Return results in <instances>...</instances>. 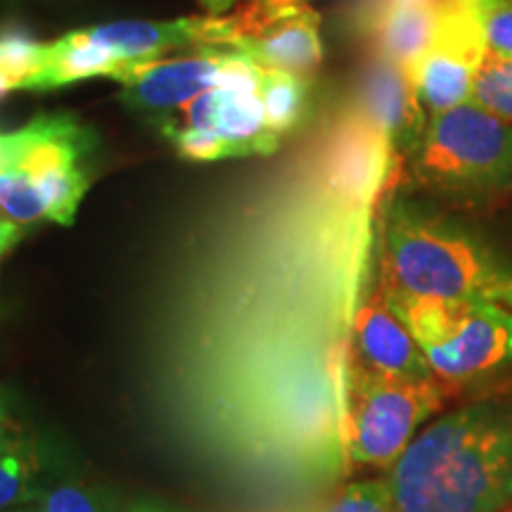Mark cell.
<instances>
[{
    "label": "cell",
    "instance_id": "4dcf8cb0",
    "mask_svg": "<svg viewBox=\"0 0 512 512\" xmlns=\"http://www.w3.org/2000/svg\"><path fill=\"white\" fill-rule=\"evenodd\" d=\"M501 512H512V503H510V505H508V508H503V510H501Z\"/></svg>",
    "mask_w": 512,
    "mask_h": 512
},
{
    "label": "cell",
    "instance_id": "f546056e",
    "mask_svg": "<svg viewBox=\"0 0 512 512\" xmlns=\"http://www.w3.org/2000/svg\"><path fill=\"white\" fill-rule=\"evenodd\" d=\"M5 169V133H0V174Z\"/></svg>",
    "mask_w": 512,
    "mask_h": 512
},
{
    "label": "cell",
    "instance_id": "5bb4252c",
    "mask_svg": "<svg viewBox=\"0 0 512 512\" xmlns=\"http://www.w3.org/2000/svg\"><path fill=\"white\" fill-rule=\"evenodd\" d=\"M441 8L444 3L434 0H403L382 10L363 34L373 41V53L411 69L437 34Z\"/></svg>",
    "mask_w": 512,
    "mask_h": 512
},
{
    "label": "cell",
    "instance_id": "8fae6325",
    "mask_svg": "<svg viewBox=\"0 0 512 512\" xmlns=\"http://www.w3.org/2000/svg\"><path fill=\"white\" fill-rule=\"evenodd\" d=\"M95 41L126 62L159 60L176 48H233V17H185L174 22H114L88 29Z\"/></svg>",
    "mask_w": 512,
    "mask_h": 512
},
{
    "label": "cell",
    "instance_id": "603a6c76",
    "mask_svg": "<svg viewBox=\"0 0 512 512\" xmlns=\"http://www.w3.org/2000/svg\"><path fill=\"white\" fill-rule=\"evenodd\" d=\"M304 5L306 0H247L238 12L230 15L235 24V43H238L240 38H245L249 31H254L259 24H264L266 19L285 15V12L304 8Z\"/></svg>",
    "mask_w": 512,
    "mask_h": 512
},
{
    "label": "cell",
    "instance_id": "4fadbf2b",
    "mask_svg": "<svg viewBox=\"0 0 512 512\" xmlns=\"http://www.w3.org/2000/svg\"><path fill=\"white\" fill-rule=\"evenodd\" d=\"M356 363L366 370L399 377H437L406 325L384 302L382 292L358 309L354 320Z\"/></svg>",
    "mask_w": 512,
    "mask_h": 512
},
{
    "label": "cell",
    "instance_id": "30bf717a",
    "mask_svg": "<svg viewBox=\"0 0 512 512\" xmlns=\"http://www.w3.org/2000/svg\"><path fill=\"white\" fill-rule=\"evenodd\" d=\"M356 107L394 150H418L427 119L406 67L373 53L358 81Z\"/></svg>",
    "mask_w": 512,
    "mask_h": 512
},
{
    "label": "cell",
    "instance_id": "6da1fadb",
    "mask_svg": "<svg viewBox=\"0 0 512 512\" xmlns=\"http://www.w3.org/2000/svg\"><path fill=\"white\" fill-rule=\"evenodd\" d=\"M394 512H501L512 503V399H482L427 425L389 475Z\"/></svg>",
    "mask_w": 512,
    "mask_h": 512
},
{
    "label": "cell",
    "instance_id": "7402d4cb",
    "mask_svg": "<svg viewBox=\"0 0 512 512\" xmlns=\"http://www.w3.org/2000/svg\"><path fill=\"white\" fill-rule=\"evenodd\" d=\"M41 512H114L112 505L107 503L105 494L88 489V486L67 482L55 486L43 498Z\"/></svg>",
    "mask_w": 512,
    "mask_h": 512
},
{
    "label": "cell",
    "instance_id": "ba28073f",
    "mask_svg": "<svg viewBox=\"0 0 512 512\" xmlns=\"http://www.w3.org/2000/svg\"><path fill=\"white\" fill-rule=\"evenodd\" d=\"M486 57L489 46L477 17L460 0H444L430 48L408 69L422 107L439 114L470 102Z\"/></svg>",
    "mask_w": 512,
    "mask_h": 512
},
{
    "label": "cell",
    "instance_id": "7c38bea8",
    "mask_svg": "<svg viewBox=\"0 0 512 512\" xmlns=\"http://www.w3.org/2000/svg\"><path fill=\"white\" fill-rule=\"evenodd\" d=\"M230 50L247 55L261 69H275L309 81L323 62L320 15L309 5L266 19Z\"/></svg>",
    "mask_w": 512,
    "mask_h": 512
},
{
    "label": "cell",
    "instance_id": "f1b7e54d",
    "mask_svg": "<svg viewBox=\"0 0 512 512\" xmlns=\"http://www.w3.org/2000/svg\"><path fill=\"white\" fill-rule=\"evenodd\" d=\"M12 91H17V83H15V79H12L10 74H5L3 69H0V100H3L5 95L12 93Z\"/></svg>",
    "mask_w": 512,
    "mask_h": 512
},
{
    "label": "cell",
    "instance_id": "d6986e66",
    "mask_svg": "<svg viewBox=\"0 0 512 512\" xmlns=\"http://www.w3.org/2000/svg\"><path fill=\"white\" fill-rule=\"evenodd\" d=\"M472 102L512 124V60L486 57L475 79Z\"/></svg>",
    "mask_w": 512,
    "mask_h": 512
},
{
    "label": "cell",
    "instance_id": "83f0119b",
    "mask_svg": "<svg viewBox=\"0 0 512 512\" xmlns=\"http://www.w3.org/2000/svg\"><path fill=\"white\" fill-rule=\"evenodd\" d=\"M200 3L209 10V15H223V12L233 8L238 0H200Z\"/></svg>",
    "mask_w": 512,
    "mask_h": 512
},
{
    "label": "cell",
    "instance_id": "ac0fdd59",
    "mask_svg": "<svg viewBox=\"0 0 512 512\" xmlns=\"http://www.w3.org/2000/svg\"><path fill=\"white\" fill-rule=\"evenodd\" d=\"M36 465L29 451L0 441V510L29 501L34 496Z\"/></svg>",
    "mask_w": 512,
    "mask_h": 512
},
{
    "label": "cell",
    "instance_id": "4316f807",
    "mask_svg": "<svg viewBox=\"0 0 512 512\" xmlns=\"http://www.w3.org/2000/svg\"><path fill=\"white\" fill-rule=\"evenodd\" d=\"M124 512H181V510L164 508V505H157V503H150V501H138V503L128 505Z\"/></svg>",
    "mask_w": 512,
    "mask_h": 512
},
{
    "label": "cell",
    "instance_id": "1f68e13d",
    "mask_svg": "<svg viewBox=\"0 0 512 512\" xmlns=\"http://www.w3.org/2000/svg\"><path fill=\"white\" fill-rule=\"evenodd\" d=\"M0 60H3V43H0Z\"/></svg>",
    "mask_w": 512,
    "mask_h": 512
},
{
    "label": "cell",
    "instance_id": "ffe728a7",
    "mask_svg": "<svg viewBox=\"0 0 512 512\" xmlns=\"http://www.w3.org/2000/svg\"><path fill=\"white\" fill-rule=\"evenodd\" d=\"M482 24L491 57L512 60V0H460Z\"/></svg>",
    "mask_w": 512,
    "mask_h": 512
},
{
    "label": "cell",
    "instance_id": "9c48e42d",
    "mask_svg": "<svg viewBox=\"0 0 512 512\" xmlns=\"http://www.w3.org/2000/svg\"><path fill=\"white\" fill-rule=\"evenodd\" d=\"M230 48H202L188 57L147 60L119 76L121 100L147 117H169L221 79Z\"/></svg>",
    "mask_w": 512,
    "mask_h": 512
},
{
    "label": "cell",
    "instance_id": "52a82bcc",
    "mask_svg": "<svg viewBox=\"0 0 512 512\" xmlns=\"http://www.w3.org/2000/svg\"><path fill=\"white\" fill-rule=\"evenodd\" d=\"M264 69L247 55L230 50L221 79L183 107L181 119L164 128H195L219 143L223 159L271 155L280 138L268 128L259 83Z\"/></svg>",
    "mask_w": 512,
    "mask_h": 512
},
{
    "label": "cell",
    "instance_id": "3957f363",
    "mask_svg": "<svg viewBox=\"0 0 512 512\" xmlns=\"http://www.w3.org/2000/svg\"><path fill=\"white\" fill-rule=\"evenodd\" d=\"M441 382H467L512 368V309L489 302L387 297Z\"/></svg>",
    "mask_w": 512,
    "mask_h": 512
},
{
    "label": "cell",
    "instance_id": "484cf974",
    "mask_svg": "<svg viewBox=\"0 0 512 512\" xmlns=\"http://www.w3.org/2000/svg\"><path fill=\"white\" fill-rule=\"evenodd\" d=\"M484 299H489V302H498V304H503V306H508V309H512V275H508L503 283H498L494 290L486 294Z\"/></svg>",
    "mask_w": 512,
    "mask_h": 512
},
{
    "label": "cell",
    "instance_id": "cb8c5ba5",
    "mask_svg": "<svg viewBox=\"0 0 512 512\" xmlns=\"http://www.w3.org/2000/svg\"><path fill=\"white\" fill-rule=\"evenodd\" d=\"M394 3H403V0H358L356 17H354L356 27L363 31L377 15H380L382 10H387L389 5H394ZM434 3H444V0H434Z\"/></svg>",
    "mask_w": 512,
    "mask_h": 512
},
{
    "label": "cell",
    "instance_id": "5b68a950",
    "mask_svg": "<svg viewBox=\"0 0 512 512\" xmlns=\"http://www.w3.org/2000/svg\"><path fill=\"white\" fill-rule=\"evenodd\" d=\"M446 394L439 377L382 375L351 366L344 406L349 456L361 465L394 467L415 432L441 411Z\"/></svg>",
    "mask_w": 512,
    "mask_h": 512
},
{
    "label": "cell",
    "instance_id": "9a60e30c",
    "mask_svg": "<svg viewBox=\"0 0 512 512\" xmlns=\"http://www.w3.org/2000/svg\"><path fill=\"white\" fill-rule=\"evenodd\" d=\"M131 67L133 62L121 60L112 48L95 41L88 29L72 31L60 41L46 46V57H43L34 91H55V88L83 79H95V76H110L117 81Z\"/></svg>",
    "mask_w": 512,
    "mask_h": 512
},
{
    "label": "cell",
    "instance_id": "44dd1931",
    "mask_svg": "<svg viewBox=\"0 0 512 512\" xmlns=\"http://www.w3.org/2000/svg\"><path fill=\"white\" fill-rule=\"evenodd\" d=\"M0 211L19 226L46 219V209L34 185L15 169H5L0 174Z\"/></svg>",
    "mask_w": 512,
    "mask_h": 512
},
{
    "label": "cell",
    "instance_id": "8992f818",
    "mask_svg": "<svg viewBox=\"0 0 512 512\" xmlns=\"http://www.w3.org/2000/svg\"><path fill=\"white\" fill-rule=\"evenodd\" d=\"M91 150L93 133L72 114H41L19 131L5 133V169L19 171L34 185L46 219L72 226L88 190L83 159Z\"/></svg>",
    "mask_w": 512,
    "mask_h": 512
},
{
    "label": "cell",
    "instance_id": "7a4b0ae2",
    "mask_svg": "<svg viewBox=\"0 0 512 512\" xmlns=\"http://www.w3.org/2000/svg\"><path fill=\"white\" fill-rule=\"evenodd\" d=\"M382 294L470 302L484 299L512 271L475 233L444 216L396 200L384 219Z\"/></svg>",
    "mask_w": 512,
    "mask_h": 512
},
{
    "label": "cell",
    "instance_id": "277c9868",
    "mask_svg": "<svg viewBox=\"0 0 512 512\" xmlns=\"http://www.w3.org/2000/svg\"><path fill=\"white\" fill-rule=\"evenodd\" d=\"M413 157L422 181L441 190H512V124L472 100L432 114Z\"/></svg>",
    "mask_w": 512,
    "mask_h": 512
},
{
    "label": "cell",
    "instance_id": "d4e9b609",
    "mask_svg": "<svg viewBox=\"0 0 512 512\" xmlns=\"http://www.w3.org/2000/svg\"><path fill=\"white\" fill-rule=\"evenodd\" d=\"M22 238V228L19 223H15L8 216H0V256L5 252H10L12 245Z\"/></svg>",
    "mask_w": 512,
    "mask_h": 512
},
{
    "label": "cell",
    "instance_id": "2e32d148",
    "mask_svg": "<svg viewBox=\"0 0 512 512\" xmlns=\"http://www.w3.org/2000/svg\"><path fill=\"white\" fill-rule=\"evenodd\" d=\"M259 98L264 105L268 128L275 136H285L299 124L309 102V81L299 76L264 69L259 83Z\"/></svg>",
    "mask_w": 512,
    "mask_h": 512
},
{
    "label": "cell",
    "instance_id": "e0dca14e",
    "mask_svg": "<svg viewBox=\"0 0 512 512\" xmlns=\"http://www.w3.org/2000/svg\"><path fill=\"white\" fill-rule=\"evenodd\" d=\"M302 512H394L389 479H363L351 482L323 501Z\"/></svg>",
    "mask_w": 512,
    "mask_h": 512
}]
</instances>
